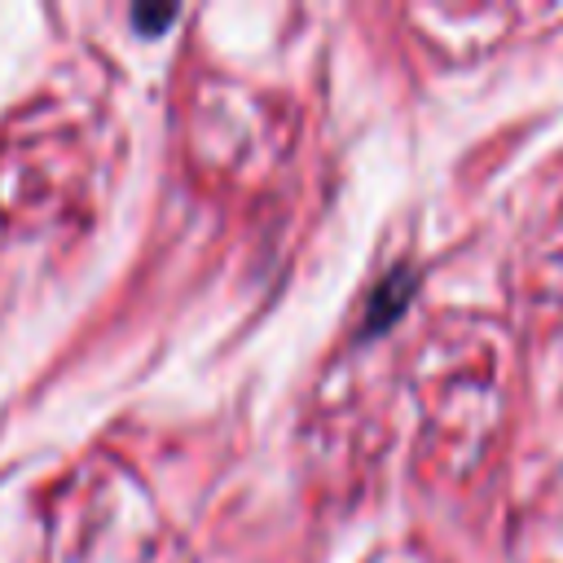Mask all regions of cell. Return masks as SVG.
I'll list each match as a JSON object with an SVG mask.
<instances>
[{"instance_id": "6da1fadb", "label": "cell", "mask_w": 563, "mask_h": 563, "mask_svg": "<svg viewBox=\"0 0 563 563\" xmlns=\"http://www.w3.org/2000/svg\"><path fill=\"white\" fill-rule=\"evenodd\" d=\"M413 286H418V277H413V268H391L374 290H369V303H365V325H361V334H378V330H387L400 312H405V303L413 299Z\"/></svg>"}, {"instance_id": "7a4b0ae2", "label": "cell", "mask_w": 563, "mask_h": 563, "mask_svg": "<svg viewBox=\"0 0 563 563\" xmlns=\"http://www.w3.org/2000/svg\"><path fill=\"white\" fill-rule=\"evenodd\" d=\"M172 18H176V9H172V4H163V9H136V13H132V22H136V26H145V31H158V26H163V22H172Z\"/></svg>"}]
</instances>
